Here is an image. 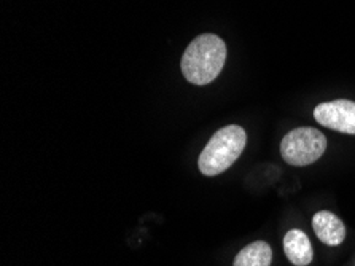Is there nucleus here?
<instances>
[{"instance_id": "20e7f679", "label": "nucleus", "mask_w": 355, "mask_h": 266, "mask_svg": "<svg viewBox=\"0 0 355 266\" xmlns=\"http://www.w3.org/2000/svg\"><path fill=\"white\" fill-rule=\"evenodd\" d=\"M314 118L322 126L344 134H355V102L336 99L314 108Z\"/></svg>"}, {"instance_id": "f257e3e1", "label": "nucleus", "mask_w": 355, "mask_h": 266, "mask_svg": "<svg viewBox=\"0 0 355 266\" xmlns=\"http://www.w3.org/2000/svg\"><path fill=\"white\" fill-rule=\"evenodd\" d=\"M227 61V45L214 34L196 37L187 47L180 67L188 83L207 85L218 77Z\"/></svg>"}, {"instance_id": "39448f33", "label": "nucleus", "mask_w": 355, "mask_h": 266, "mask_svg": "<svg viewBox=\"0 0 355 266\" xmlns=\"http://www.w3.org/2000/svg\"><path fill=\"white\" fill-rule=\"evenodd\" d=\"M313 226L317 238L327 246H340L346 238V228L341 219L328 210H320L314 215Z\"/></svg>"}, {"instance_id": "7ed1b4c3", "label": "nucleus", "mask_w": 355, "mask_h": 266, "mask_svg": "<svg viewBox=\"0 0 355 266\" xmlns=\"http://www.w3.org/2000/svg\"><path fill=\"white\" fill-rule=\"evenodd\" d=\"M327 150V138L319 129L298 128L285 134L281 142V155L292 166L313 165Z\"/></svg>"}, {"instance_id": "f03ea898", "label": "nucleus", "mask_w": 355, "mask_h": 266, "mask_svg": "<svg viewBox=\"0 0 355 266\" xmlns=\"http://www.w3.org/2000/svg\"><path fill=\"white\" fill-rule=\"evenodd\" d=\"M247 144L244 128L238 124H228L215 133L204 147L198 160L199 171L204 176H218L234 165Z\"/></svg>"}, {"instance_id": "0eeeda50", "label": "nucleus", "mask_w": 355, "mask_h": 266, "mask_svg": "<svg viewBox=\"0 0 355 266\" xmlns=\"http://www.w3.org/2000/svg\"><path fill=\"white\" fill-rule=\"evenodd\" d=\"M272 249L265 241H255L236 255L234 266H271Z\"/></svg>"}, {"instance_id": "423d86ee", "label": "nucleus", "mask_w": 355, "mask_h": 266, "mask_svg": "<svg viewBox=\"0 0 355 266\" xmlns=\"http://www.w3.org/2000/svg\"><path fill=\"white\" fill-rule=\"evenodd\" d=\"M284 251L290 262L297 266H308L313 262V246H311L309 238L301 230H290L285 235Z\"/></svg>"}]
</instances>
